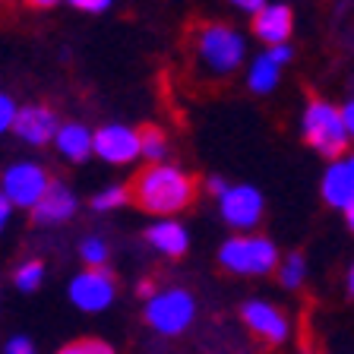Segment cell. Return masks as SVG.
<instances>
[{
  "mask_svg": "<svg viewBox=\"0 0 354 354\" xmlns=\"http://www.w3.org/2000/svg\"><path fill=\"white\" fill-rule=\"evenodd\" d=\"M193 193H196V184L187 171L174 168V165H149L146 171H140V177L133 180V199L136 206L146 209L152 215H177L184 212L193 203Z\"/></svg>",
  "mask_w": 354,
  "mask_h": 354,
  "instance_id": "obj_1",
  "label": "cell"
},
{
  "mask_svg": "<svg viewBox=\"0 0 354 354\" xmlns=\"http://www.w3.org/2000/svg\"><path fill=\"white\" fill-rule=\"evenodd\" d=\"M218 263L237 275H266L279 266V250L259 234H237L221 243Z\"/></svg>",
  "mask_w": 354,
  "mask_h": 354,
  "instance_id": "obj_2",
  "label": "cell"
},
{
  "mask_svg": "<svg viewBox=\"0 0 354 354\" xmlns=\"http://www.w3.org/2000/svg\"><path fill=\"white\" fill-rule=\"evenodd\" d=\"M304 140L317 152L329 155L332 162L348 149V133L342 124V111L329 102H310L304 111Z\"/></svg>",
  "mask_w": 354,
  "mask_h": 354,
  "instance_id": "obj_3",
  "label": "cell"
},
{
  "mask_svg": "<svg viewBox=\"0 0 354 354\" xmlns=\"http://www.w3.org/2000/svg\"><path fill=\"white\" fill-rule=\"evenodd\" d=\"M199 64L212 70L215 76L231 73L243 60V38L228 26H206L196 38Z\"/></svg>",
  "mask_w": 354,
  "mask_h": 354,
  "instance_id": "obj_4",
  "label": "cell"
},
{
  "mask_svg": "<svg viewBox=\"0 0 354 354\" xmlns=\"http://www.w3.org/2000/svg\"><path fill=\"white\" fill-rule=\"evenodd\" d=\"M48 187H51L48 171L32 162H16L0 174V196L10 203V209H35Z\"/></svg>",
  "mask_w": 354,
  "mask_h": 354,
  "instance_id": "obj_5",
  "label": "cell"
},
{
  "mask_svg": "<svg viewBox=\"0 0 354 354\" xmlns=\"http://www.w3.org/2000/svg\"><path fill=\"white\" fill-rule=\"evenodd\" d=\"M193 297L180 288H171V291H162V295H152L146 307V319L152 329L165 332V335H177L184 332L193 319Z\"/></svg>",
  "mask_w": 354,
  "mask_h": 354,
  "instance_id": "obj_6",
  "label": "cell"
},
{
  "mask_svg": "<svg viewBox=\"0 0 354 354\" xmlns=\"http://www.w3.org/2000/svg\"><path fill=\"white\" fill-rule=\"evenodd\" d=\"M92 152L111 165H127L140 158V133L124 124H108L92 133Z\"/></svg>",
  "mask_w": 354,
  "mask_h": 354,
  "instance_id": "obj_7",
  "label": "cell"
},
{
  "mask_svg": "<svg viewBox=\"0 0 354 354\" xmlns=\"http://www.w3.org/2000/svg\"><path fill=\"white\" fill-rule=\"evenodd\" d=\"M70 301L80 310H104L114 301V279H111L104 269H86L82 275H76L73 285H70Z\"/></svg>",
  "mask_w": 354,
  "mask_h": 354,
  "instance_id": "obj_8",
  "label": "cell"
},
{
  "mask_svg": "<svg viewBox=\"0 0 354 354\" xmlns=\"http://www.w3.org/2000/svg\"><path fill=\"white\" fill-rule=\"evenodd\" d=\"M218 199H221V215L234 228H253L259 215H263V196H259V190H253L247 184L228 187Z\"/></svg>",
  "mask_w": 354,
  "mask_h": 354,
  "instance_id": "obj_9",
  "label": "cell"
},
{
  "mask_svg": "<svg viewBox=\"0 0 354 354\" xmlns=\"http://www.w3.org/2000/svg\"><path fill=\"white\" fill-rule=\"evenodd\" d=\"M243 323L250 326V332L257 339H263L266 345H281L288 335V323L281 317V310H275L266 301H250L243 307Z\"/></svg>",
  "mask_w": 354,
  "mask_h": 354,
  "instance_id": "obj_10",
  "label": "cell"
},
{
  "mask_svg": "<svg viewBox=\"0 0 354 354\" xmlns=\"http://www.w3.org/2000/svg\"><path fill=\"white\" fill-rule=\"evenodd\" d=\"M13 130L19 140L32 142V146H44V142H51L54 133H57V118H54V111H48L44 104H29V108L16 111Z\"/></svg>",
  "mask_w": 354,
  "mask_h": 354,
  "instance_id": "obj_11",
  "label": "cell"
},
{
  "mask_svg": "<svg viewBox=\"0 0 354 354\" xmlns=\"http://www.w3.org/2000/svg\"><path fill=\"white\" fill-rule=\"evenodd\" d=\"M76 212V196L66 184H51L44 190V196L38 199V206L32 209V218L38 225H60V221L73 218Z\"/></svg>",
  "mask_w": 354,
  "mask_h": 354,
  "instance_id": "obj_12",
  "label": "cell"
},
{
  "mask_svg": "<svg viewBox=\"0 0 354 354\" xmlns=\"http://www.w3.org/2000/svg\"><path fill=\"white\" fill-rule=\"evenodd\" d=\"M323 199L335 209H351L354 206V177L345 158H335L323 177Z\"/></svg>",
  "mask_w": 354,
  "mask_h": 354,
  "instance_id": "obj_13",
  "label": "cell"
},
{
  "mask_svg": "<svg viewBox=\"0 0 354 354\" xmlns=\"http://www.w3.org/2000/svg\"><path fill=\"white\" fill-rule=\"evenodd\" d=\"M253 32L263 38L266 44H288V35H291V10L285 3H266L257 13V22H253Z\"/></svg>",
  "mask_w": 354,
  "mask_h": 354,
  "instance_id": "obj_14",
  "label": "cell"
},
{
  "mask_svg": "<svg viewBox=\"0 0 354 354\" xmlns=\"http://www.w3.org/2000/svg\"><path fill=\"white\" fill-rule=\"evenodd\" d=\"M54 142H57L60 155L70 162H86L88 152H92V133L82 124H60L54 133Z\"/></svg>",
  "mask_w": 354,
  "mask_h": 354,
  "instance_id": "obj_15",
  "label": "cell"
},
{
  "mask_svg": "<svg viewBox=\"0 0 354 354\" xmlns=\"http://www.w3.org/2000/svg\"><path fill=\"white\" fill-rule=\"evenodd\" d=\"M149 243H152L155 250L168 253V257H184V250L190 247V237H187L184 225L165 218V221H158V225L149 228Z\"/></svg>",
  "mask_w": 354,
  "mask_h": 354,
  "instance_id": "obj_16",
  "label": "cell"
},
{
  "mask_svg": "<svg viewBox=\"0 0 354 354\" xmlns=\"http://www.w3.org/2000/svg\"><path fill=\"white\" fill-rule=\"evenodd\" d=\"M279 76H281V64H275L269 54H259L250 66V88L266 95V92H272L279 86Z\"/></svg>",
  "mask_w": 354,
  "mask_h": 354,
  "instance_id": "obj_17",
  "label": "cell"
},
{
  "mask_svg": "<svg viewBox=\"0 0 354 354\" xmlns=\"http://www.w3.org/2000/svg\"><path fill=\"white\" fill-rule=\"evenodd\" d=\"M165 152H168V140H165V133L158 127L140 130V155H146L152 165H158L165 162Z\"/></svg>",
  "mask_w": 354,
  "mask_h": 354,
  "instance_id": "obj_18",
  "label": "cell"
},
{
  "mask_svg": "<svg viewBox=\"0 0 354 354\" xmlns=\"http://www.w3.org/2000/svg\"><path fill=\"white\" fill-rule=\"evenodd\" d=\"M41 279H44V266L38 263V259L22 263L19 269H16V275H13V281H16V288H19V291H35V288L41 285Z\"/></svg>",
  "mask_w": 354,
  "mask_h": 354,
  "instance_id": "obj_19",
  "label": "cell"
},
{
  "mask_svg": "<svg viewBox=\"0 0 354 354\" xmlns=\"http://www.w3.org/2000/svg\"><path fill=\"white\" fill-rule=\"evenodd\" d=\"M57 354H114V348L102 339H76V342L60 348Z\"/></svg>",
  "mask_w": 354,
  "mask_h": 354,
  "instance_id": "obj_20",
  "label": "cell"
},
{
  "mask_svg": "<svg viewBox=\"0 0 354 354\" xmlns=\"http://www.w3.org/2000/svg\"><path fill=\"white\" fill-rule=\"evenodd\" d=\"M127 199H130V190H127V187H108V190H102L95 199H92V209H98V212L118 209V206H124Z\"/></svg>",
  "mask_w": 354,
  "mask_h": 354,
  "instance_id": "obj_21",
  "label": "cell"
},
{
  "mask_svg": "<svg viewBox=\"0 0 354 354\" xmlns=\"http://www.w3.org/2000/svg\"><path fill=\"white\" fill-rule=\"evenodd\" d=\"M82 259H86L88 269H102L104 259H108V247H104V241H98V237H88V241H82Z\"/></svg>",
  "mask_w": 354,
  "mask_h": 354,
  "instance_id": "obj_22",
  "label": "cell"
},
{
  "mask_svg": "<svg viewBox=\"0 0 354 354\" xmlns=\"http://www.w3.org/2000/svg\"><path fill=\"white\" fill-rule=\"evenodd\" d=\"M304 279V257L301 253H291V257L285 259V266H281V285L285 288H297Z\"/></svg>",
  "mask_w": 354,
  "mask_h": 354,
  "instance_id": "obj_23",
  "label": "cell"
},
{
  "mask_svg": "<svg viewBox=\"0 0 354 354\" xmlns=\"http://www.w3.org/2000/svg\"><path fill=\"white\" fill-rule=\"evenodd\" d=\"M16 104H13V98L10 95H3L0 92V133H7V130H13V120H16Z\"/></svg>",
  "mask_w": 354,
  "mask_h": 354,
  "instance_id": "obj_24",
  "label": "cell"
},
{
  "mask_svg": "<svg viewBox=\"0 0 354 354\" xmlns=\"http://www.w3.org/2000/svg\"><path fill=\"white\" fill-rule=\"evenodd\" d=\"M7 354H35V348H32L29 339H22V335H16V339L7 342Z\"/></svg>",
  "mask_w": 354,
  "mask_h": 354,
  "instance_id": "obj_25",
  "label": "cell"
},
{
  "mask_svg": "<svg viewBox=\"0 0 354 354\" xmlns=\"http://www.w3.org/2000/svg\"><path fill=\"white\" fill-rule=\"evenodd\" d=\"M70 3L80 7V10H86V13H102V10L111 7V0H70Z\"/></svg>",
  "mask_w": 354,
  "mask_h": 354,
  "instance_id": "obj_26",
  "label": "cell"
},
{
  "mask_svg": "<svg viewBox=\"0 0 354 354\" xmlns=\"http://www.w3.org/2000/svg\"><path fill=\"white\" fill-rule=\"evenodd\" d=\"M342 124H345V133H348V142H354V98L342 108Z\"/></svg>",
  "mask_w": 354,
  "mask_h": 354,
  "instance_id": "obj_27",
  "label": "cell"
},
{
  "mask_svg": "<svg viewBox=\"0 0 354 354\" xmlns=\"http://www.w3.org/2000/svg\"><path fill=\"white\" fill-rule=\"evenodd\" d=\"M266 54H269L275 64H288V60H291V48H288V44H275V48H269Z\"/></svg>",
  "mask_w": 354,
  "mask_h": 354,
  "instance_id": "obj_28",
  "label": "cell"
},
{
  "mask_svg": "<svg viewBox=\"0 0 354 354\" xmlns=\"http://www.w3.org/2000/svg\"><path fill=\"white\" fill-rule=\"evenodd\" d=\"M231 3H234V7H241L243 13H253V16L266 7V0H231Z\"/></svg>",
  "mask_w": 354,
  "mask_h": 354,
  "instance_id": "obj_29",
  "label": "cell"
},
{
  "mask_svg": "<svg viewBox=\"0 0 354 354\" xmlns=\"http://www.w3.org/2000/svg\"><path fill=\"white\" fill-rule=\"evenodd\" d=\"M10 212H13V209H10V203L0 196V231H3V225L10 221Z\"/></svg>",
  "mask_w": 354,
  "mask_h": 354,
  "instance_id": "obj_30",
  "label": "cell"
},
{
  "mask_svg": "<svg viewBox=\"0 0 354 354\" xmlns=\"http://www.w3.org/2000/svg\"><path fill=\"white\" fill-rule=\"evenodd\" d=\"M209 190H212L215 196H221V193L228 190V184H225V180H221V177H212V180H209Z\"/></svg>",
  "mask_w": 354,
  "mask_h": 354,
  "instance_id": "obj_31",
  "label": "cell"
},
{
  "mask_svg": "<svg viewBox=\"0 0 354 354\" xmlns=\"http://www.w3.org/2000/svg\"><path fill=\"white\" fill-rule=\"evenodd\" d=\"M26 7H38V10H44V7H54L57 0H22Z\"/></svg>",
  "mask_w": 354,
  "mask_h": 354,
  "instance_id": "obj_32",
  "label": "cell"
},
{
  "mask_svg": "<svg viewBox=\"0 0 354 354\" xmlns=\"http://www.w3.org/2000/svg\"><path fill=\"white\" fill-rule=\"evenodd\" d=\"M140 295H142V297H152V295H155L152 281H142V285H140Z\"/></svg>",
  "mask_w": 354,
  "mask_h": 354,
  "instance_id": "obj_33",
  "label": "cell"
},
{
  "mask_svg": "<svg viewBox=\"0 0 354 354\" xmlns=\"http://www.w3.org/2000/svg\"><path fill=\"white\" fill-rule=\"evenodd\" d=\"M348 225H351V231H354V206L348 209Z\"/></svg>",
  "mask_w": 354,
  "mask_h": 354,
  "instance_id": "obj_34",
  "label": "cell"
},
{
  "mask_svg": "<svg viewBox=\"0 0 354 354\" xmlns=\"http://www.w3.org/2000/svg\"><path fill=\"white\" fill-rule=\"evenodd\" d=\"M345 162H348V168H351V177H354V155H351V158H345Z\"/></svg>",
  "mask_w": 354,
  "mask_h": 354,
  "instance_id": "obj_35",
  "label": "cell"
},
{
  "mask_svg": "<svg viewBox=\"0 0 354 354\" xmlns=\"http://www.w3.org/2000/svg\"><path fill=\"white\" fill-rule=\"evenodd\" d=\"M348 285H351V295H354V269H351V281H348Z\"/></svg>",
  "mask_w": 354,
  "mask_h": 354,
  "instance_id": "obj_36",
  "label": "cell"
},
{
  "mask_svg": "<svg viewBox=\"0 0 354 354\" xmlns=\"http://www.w3.org/2000/svg\"><path fill=\"white\" fill-rule=\"evenodd\" d=\"M0 3H13V0H0Z\"/></svg>",
  "mask_w": 354,
  "mask_h": 354,
  "instance_id": "obj_37",
  "label": "cell"
}]
</instances>
